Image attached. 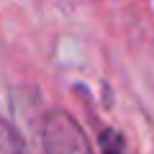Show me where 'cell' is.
<instances>
[{"label": "cell", "mask_w": 154, "mask_h": 154, "mask_svg": "<svg viewBox=\"0 0 154 154\" xmlns=\"http://www.w3.org/2000/svg\"><path fill=\"white\" fill-rule=\"evenodd\" d=\"M44 154H95L80 123L64 110H54L44 121Z\"/></svg>", "instance_id": "6da1fadb"}, {"label": "cell", "mask_w": 154, "mask_h": 154, "mask_svg": "<svg viewBox=\"0 0 154 154\" xmlns=\"http://www.w3.org/2000/svg\"><path fill=\"white\" fill-rule=\"evenodd\" d=\"M0 154H26L21 139L16 136V131L3 118H0Z\"/></svg>", "instance_id": "7a4b0ae2"}, {"label": "cell", "mask_w": 154, "mask_h": 154, "mask_svg": "<svg viewBox=\"0 0 154 154\" xmlns=\"http://www.w3.org/2000/svg\"><path fill=\"white\" fill-rule=\"evenodd\" d=\"M100 149H103V154H123L126 152V144H123V139H121L118 131L105 128L100 134Z\"/></svg>", "instance_id": "3957f363"}]
</instances>
